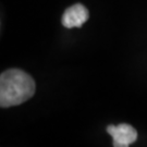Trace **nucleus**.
<instances>
[{
    "instance_id": "1",
    "label": "nucleus",
    "mask_w": 147,
    "mask_h": 147,
    "mask_svg": "<svg viewBox=\"0 0 147 147\" xmlns=\"http://www.w3.org/2000/svg\"><path fill=\"white\" fill-rule=\"evenodd\" d=\"M35 82L31 75L19 69L7 70L0 76V106H19L35 94Z\"/></svg>"
},
{
    "instance_id": "2",
    "label": "nucleus",
    "mask_w": 147,
    "mask_h": 147,
    "mask_svg": "<svg viewBox=\"0 0 147 147\" xmlns=\"http://www.w3.org/2000/svg\"><path fill=\"white\" fill-rule=\"evenodd\" d=\"M107 132L113 138L115 147H127L137 140L136 130L126 123H121L119 125H108Z\"/></svg>"
},
{
    "instance_id": "3",
    "label": "nucleus",
    "mask_w": 147,
    "mask_h": 147,
    "mask_svg": "<svg viewBox=\"0 0 147 147\" xmlns=\"http://www.w3.org/2000/svg\"><path fill=\"white\" fill-rule=\"evenodd\" d=\"M88 10L81 3L72 5L64 11L62 16V25L67 28L81 27L88 20Z\"/></svg>"
}]
</instances>
